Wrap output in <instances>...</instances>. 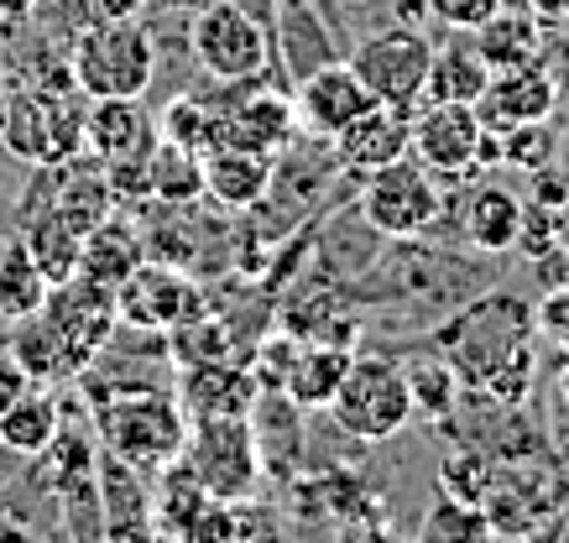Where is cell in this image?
Masks as SVG:
<instances>
[{
    "mask_svg": "<svg viewBox=\"0 0 569 543\" xmlns=\"http://www.w3.org/2000/svg\"><path fill=\"white\" fill-rule=\"evenodd\" d=\"M94 413V439L100 450L131 460L137 471H162L168 460H178L183 439H189V413L178 403V392L157 382H94L79 376Z\"/></svg>",
    "mask_w": 569,
    "mask_h": 543,
    "instance_id": "cell-1",
    "label": "cell"
},
{
    "mask_svg": "<svg viewBox=\"0 0 569 543\" xmlns=\"http://www.w3.org/2000/svg\"><path fill=\"white\" fill-rule=\"evenodd\" d=\"M538 345V303H528L512 288H491L476 303H466L455 319H445L433 330V351L460 371V386H476L512 355Z\"/></svg>",
    "mask_w": 569,
    "mask_h": 543,
    "instance_id": "cell-2",
    "label": "cell"
},
{
    "mask_svg": "<svg viewBox=\"0 0 569 543\" xmlns=\"http://www.w3.org/2000/svg\"><path fill=\"white\" fill-rule=\"evenodd\" d=\"M84 94L73 84L69 69L42 73V79H17L11 105H6V131L0 147L27 168L69 162L84 152Z\"/></svg>",
    "mask_w": 569,
    "mask_h": 543,
    "instance_id": "cell-3",
    "label": "cell"
},
{
    "mask_svg": "<svg viewBox=\"0 0 569 543\" xmlns=\"http://www.w3.org/2000/svg\"><path fill=\"white\" fill-rule=\"evenodd\" d=\"M69 73L84 100H141L157 79V42L141 21H89L69 37Z\"/></svg>",
    "mask_w": 569,
    "mask_h": 543,
    "instance_id": "cell-4",
    "label": "cell"
},
{
    "mask_svg": "<svg viewBox=\"0 0 569 543\" xmlns=\"http://www.w3.org/2000/svg\"><path fill=\"white\" fill-rule=\"evenodd\" d=\"M429 63H433V37L418 21H381V27L356 37V48H350V69L361 73L371 100L397 110L423 105Z\"/></svg>",
    "mask_w": 569,
    "mask_h": 543,
    "instance_id": "cell-5",
    "label": "cell"
},
{
    "mask_svg": "<svg viewBox=\"0 0 569 543\" xmlns=\"http://www.w3.org/2000/svg\"><path fill=\"white\" fill-rule=\"evenodd\" d=\"M335 429L361 444H381V439L402 434L413 423V392H408V371L387 361V355H356L346 371V382L335 392V403L325 408Z\"/></svg>",
    "mask_w": 569,
    "mask_h": 543,
    "instance_id": "cell-6",
    "label": "cell"
},
{
    "mask_svg": "<svg viewBox=\"0 0 569 543\" xmlns=\"http://www.w3.org/2000/svg\"><path fill=\"white\" fill-rule=\"evenodd\" d=\"M178 460H183V465L199 475V486H204L209 496H220V502H251L257 486L267 481L246 413H236V419H193Z\"/></svg>",
    "mask_w": 569,
    "mask_h": 543,
    "instance_id": "cell-7",
    "label": "cell"
},
{
    "mask_svg": "<svg viewBox=\"0 0 569 543\" xmlns=\"http://www.w3.org/2000/svg\"><path fill=\"white\" fill-rule=\"evenodd\" d=\"M356 210H361L366 225L377 230V235H387V241H413V235H423V230L439 220L445 193H439V178L408 152V158H397L361 178Z\"/></svg>",
    "mask_w": 569,
    "mask_h": 543,
    "instance_id": "cell-8",
    "label": "cell"
},
{
    "mask_svg": "<svg viewBox=\"0 0 569 543\" xmlns=\"http://www.w3.org/2000/svg\"><path fill=\"white\" fill-rule=\"evenodd\" d=\"M189 48L214 84H251L272 69V32L230 0H204L189 27Z\"/></svg>",
    "mask_w": 569,
    "mask_h": 543,
    "instance_id": "cell-9",
    "label": "cell"
},
{
    "mask_svg": "<svg viewBox=\"0 0 569 543\" xmlns=\"http://www.w3.org/2000/svg\"><path fill=\"white\" fill-rule=\"evenodd\" d=\"M42 319L63 334L73 371L84 376L89 361L110 345V334L121 330V303H116V288H104V282L84 278V272H73L69 282H52V288H48Z\"/></svg>",
    "mask_w": 569,
    "mask_h": 543,
    "instance_id": "cell-10",
    "label": "cell"
},
{
    "mask_svg": "<svg viewBox=\"0 0 569 543\" xmlns=\"http://www.w3.org/2000/svg\"><path fill=\"white\" fill-rule=\"evenodd\" d=\"M481 147H486V121L476 105H439V100H423L413 110V152L433 178H476L481 173Z\"/></svg>",
    "mask_w": 569,
    "mask_h": 543,
    "instance_id": "cell-11",
    "label": "cell"
},
{
    "mask_svg": "<svg viewBox=\"0 0 569 543\" xmlns=\"http://www.w3.org/2000/svg\"><path fill=\"white\" fill-rule=\"evenodd\" d=\"M116 303H121V324L131 330H152V334H173L178 324H189L193 314H204V288L173 262H147L131 272V278L116 288Z\"/></svg>",
    "mask_w": 569,
    "mask_h": 543,
    "instance_id": "cell-12",
    "label": "cell"
},
{
    "mask_svg": "<svg viewBox=\"0 0 569 543\" xmlns=\"http://www.w3.org/2000/svg\"><path fill=\"white\" fill-rule=\"evenodd\" d=\"M230 89V105H220V141L230 147H251L267 158H282L298 137V105L293 89L267 84V73L251 84H224ZM214 141V147H220Z\"/></svg>",
    "mask_w": 569,
    "mask_h": 543,
    "instance_id": "cell-13",
    "label": "cell"
},
{
    "mask_svg": "<svg viewBox=\"0 0 569 543\" xmlns=\"http://www.w3.org/2000/svg\"><path fill=\"white\" fill-rule=\"evenodd\" d=\"M293 105H298V131H309L313 141H335L356 115L377 105L371 89L361 84V73L350 69V58H329L303 79H293Z\"/></svg>",
    "mask_w": 569,
    "mask_h": 543,
    "instance_id": "cell-14",
    "label": "cell"
},
{
    "mask_svg": "<svg viewBox=\"0 0 569 543\" xmlns=\"http://www.w3.org/2000/svg\"><path fill=\"white\" fill-rule=\"evenodd\" d=\"M553 105H559V79L543 58H528L518 69H497L486 94L476 100L481 121L491 131H512V125H528V121H549Z\"/></svg>",
    "mask_w": 569,
    "mask_h": 543,
    "instance_id": "cell-15",
    "label": "cell"
},
{
    "mask_svg": "<svg viewBox=\"0 0 569 543\" xmlns=\"http://www.w3.org/2000/svg\"><path fill=\"white\" fill-rule=\"evenodd\" d=\"M408 141H413V110H397V105H371L366 115L340 131L329 141L335 147V168L350 178H366L387 168V162L408 158Z\"/></svg>",
    "mask_w": 569,
    "mask_h": 543,
    "instance_id": "cell-16",
    "label": "cell"
},
{
    "mask_svg": "<svg viewBox=\"0 0 569 543\" xmlns=\"http://www.w3.org/2000/svg\"><path fill=\"white\" fill-rule=\"evenodd\" d=\"M246 423H251V439H257L261 475L277 481V486H288L303 471V408L282 386H261Z\"/></svg>",
    "mask_w": 569,
    "mask_h": 543,
    "instance_id": "cell-17",
    "label": "cell"
},
{
    "mask_svg": "<svg viewBox=\"0 0 569 543\" xmlns=\"http://www.w3.org/2000/svg\"><path fill=\"white\" fill-rule=\"evenodd\" d=\"M257 371L251 361H199V366H178V403L193 419H236L251 413L257 403Z\"/></svg>",
    "mask_w": 569,
    "mask_h": 543,
    "instance_id": "cell-18",
    "label": "cell"
},
{
    "mask_svg": "<svg viewBox=\"0 0 569 543\" xmlns=\"http://www.w3.org/2000/svg\"><path fill=\"white\" fill-rule=\"evenodd\" d=\"M272 178H277V158H267V152L230 147V141L204 152V199L220 204L224 214L261 210L267 193H272Z\"/></svg>",
    "mask_w": 569,
    "mask_h": 543,
    "instance_id": "cell-19",
    "label": "cell"
},
{
    "mask_svg": "<svg viewBox=\"0 0 569 543\" xmlns=\"http://www.w3.org/2000/svg\"><path fill=\"white\" fill-rule=\"evenodd\" d=\"M157 147V121L141 100H89L84 105V152L94 162L147 158Z\"/></svg>",
    "mask_w": 569,
    "mask_h": 543,
    "instance_id": "cell-20",
    "label": "cell"
},
{
    "mask_svg": "<svg viewBox=\"0 0 569 543\" xmlns=\"http://www.w3.org/2000/svg\"><path fill=\"white\" fill-rule=\"evenodd\" d=\"M350 361H356V355H350V345H340V340H298L277 386H282L303 413H325V408L335 403L340 382H346Z\"/></svg>",
    "mask_w": 569,
    "mask_h": 543,
    "instance_id": "cell-21",
    "label": "cell"
},
{
    "mask_svg": "<svg viewBox=\"0 0 569 543\" xmlns=\"http://www.w3.org/2000/svg\"><path fill=\"white\" fill-rule=\"evenodd\" d=\"M100 517H104V539H157L152 527V496L137 481V465L121 455L100 450Z\"/></svg>",
    "mask_w": 569,
    "mask_h": 543,
    "instance_id": "cell-22",
    "label": "cell"
},
{
    "mask_svg": "<svg viewBox=\"0 0 569 543\" xmlns=\"http://www.w3.org/2000/svg\"><path fill=\"white\" fill-rule=\"evenodd\" d=\"M522 204L512 189H501V183H476L466 193V214H460V235H466L481 257H507V251H518V235H522Z\"/></svg>",
    "mask_w": 569,
    "mask_h": 543,
    "instance_id": "cell-23",
    "label": "cell"
},
{
    "mask_svg": "<svg viewBox=\"0 0 569 543\" xmlns=\"http://www.w3.org/2000/svg\"><path fill=\"white\" fill-rule=\"evenodd\" d=\"M141 262H147L141 225L137 220H121V214H104L100 225L84 235V245H79V272L104 282V288H121Z\"/></svg>",
    "mask_w": 569,
    "mask_h": 543,
    "instance_id": "cell-24",
    "label": "cell"
},
{
    "mask_svg": "<svg viewBox=\"0 0 569 543\" xmlns=\"http://www.w3.org/2000/svg\"><path fill=\"white\" fill-rule=\"evenodd\" d=\"M214 502H220V496H209V491L199 486V475H193L183 460H168L162 475H157V496H152L157 539L193 543V533H199V523H204V512L214 507Z\"/></svg>",
    "mask_w": 569,
    "mask_h": 543,
    "instance_id": "cell-25",
    "label": "cell"
},
{
    "mask_svg": "<svg viewBox=\"0 0 569 543\" xmlns=\"http://www.w3.org/2000/svg\"><path fill=\"white\" fill-rule=\"evenodd\" d=\"M470 42H476V53L491 63V73L518 69L528 58H543V21H538L528 6H501L486 27L470 32Z\"/></svg>",
    "mask_w": 569,
    "mask_h": 543,
    "instance_id": "cell-26",
    "label": "cell"
},
{
    "mask_svg": "<svg viewBox=\"0 0 569 543\" xmlns=\"http://www.w3.org/2000/svg\"><path fill=\"white\" fill-rule=\"evenodd\" d=\"M63 429V403L52 398L48 386H27L17 403L0 413V450H11V455H42L52 444V434Z\"/></svg>",
    "mask_w": 569,
    "mask_h": 543,
    "instance_id": "cell-27",
    "label": "cell"
},
{
    "mask_svg": "<svg viewBox=\"0 0 569 543\" xmlns=\"http://www.w3.org/2000/svg\"><path fill=\"white\" fill-rule=\"evenodd\" d=\"M486 84H491V63L476 53V42H445V48H433L423 100H439V105H476L486 94Z\"/></svg>",
    "mask_w": 569,
    "mask_h": 543,
    "instance_id": "cell-28",
    "label": "cell"
},
{
    "mask_svg": "<svg viewBox=\"0 0 569 543\" xmlns=\"http://www.w3.org/2000/svg\"><path fill=\"white\" fill-rule=\"evenodd\" d=\"M11 355H17V366L27 371L37 386L79 382V371H73V361H69V345H63V334L42 319V309H37V314H27V319H17Z\"/></svg>",
    "mask_w": 569,
    "mask_h": 543,
    "instance_id": "cell-29",
    "label": "cell"
},
{
    "mask_svg": "<svg viewBox=\"0 0 569 543\" xmlns=\"http://www.w3.org/2000/svg\"><path fill=\"white\" fill-rule=\"evenodd\" d=\"M21 245H27V257L42 267V278L48 282H69L79 272V245L84 235L73 225H63L52 210H27L21 214Z\"/></svg>",
    "mask_w": 569,
    "mask_h": 543,
    "instance_id": "cell-30",
    "label": "cell"
},
{
    "mask_svg": "<svg viewBox=\"0 0 569 543\" xmlns=\"http://www.w3.org/2000/svg\"><path fill=\"white\" fill-rule=\"evenodd\" d=\"M402 371H408V392H413V419L445 429V423L455 419V408H460V392H466V386H460V371L449 366L439 351L413 355Z\"/></svg>",
    "mask_w": 569,
    "mask_h": 543,
    "instance_id": "cell-31",
    "label": "cell"
},
{
    "mask_svg": "<svg viewBox=\"0 0 569 543\" xmlns=\"http://www.w3.org/2000/svg\"><path fill=\"white\" fill-rule=\"evenodd\" d=\"M147 178H152V204H204V152L157 137Z\"/></svg>",
    "mask_w": 569,
    "mask_h": 543,
    "instance_id": "cell-32",
    "label": "cell"
},
{
    "mask_svg": "<svg viewBox=\"0 0 569 543\" xmlns=\"http://www.w3.org/2000/svg\"><path fill=\"white\" fill-rule=\"evenodd\" d=\"M48 288L52 282L42 278V267L27 257L21 241H6L0 245V319H27L48 303Z\"/></svg>",
    "mask_w": 569,
    "mask_h": 543,
    "instance_id": "cell-33",
    "label": "cell"
},
{
    "mask_svg": "<svg viewBox=\"0 0 569 543\" xmlns=\"http://www.w3.org/2000/svg\"><path fill=\"white\" fill-rule=\"evenodd\" d=\"M157 137L189 152H209L220 141V105H209V94H178L157 115Z\"/></svg>",
    "mask_w": 569,
    "mask_h": 543,
    "instance_id": "cell-34",
    "label": "cell"
},
{
    "mask_svg": "<svg viewBox=\"0 0 569 543\" xmlns=\"http://www.w3.org/2000/svg\"><path fill=\"white\" fill-rule=\"evenodd\" d=\"M418 539L423 543H481V539H497L491 533V517L486 507H470L460 496H445L439 491V502L423 512V523H418Z\"/></svg>",
    "mask_w": 569,
    "mask_h": 543,
    "instance_id": "cell-35",
    "label": "cell"
},
{
    "mask_svg": "<svg viewBox=\"0 0 569 543\" xmlns=\"http://www.w3.org/2000/svg\"><path fill=\"white\" fill-rule=\"evenodd\" d=\"M491 486H497V460L486 455V450H476V444L449 450V455L439 460V491H445V496H460L470 507H481L486 496H491Z\"/></svg>",
    "mask_w": 569,
    "mask_h": 543,
    "instance_id": "cell-36",
    "label": "cell"
},
{
    "mask_svg": "<svg viewBox=\"0 0 569 543\" xmlns=\"http://www.w3.org/2000/svg\"><path fill=\"white\" fill-rule=\"evenodd\" d=\"M507 0H429V17L445 21L449 32H476L486 21L497 17Z\"/></svg>",
    "mask_w": 569,
    "mask_h": 543,
    "instance_id": "cell-37",
    "label": "cell"
},
{
    "mask_svg": "<svg viewBox=\"0 0 569 543\" xmlns=\"http://www.w3.org/2000/svg\"><path fill=\"white\" fill-rule=\"evenodd\" d=\"M538 330L553 334L569 351V288H559V293H549V299L538 303Z\"/></svg>",
    "mask_w": 569,
    "mask_h": 543,
    "instance_id": "cell-38",
    "label": "cell"
},
{
    "mask_svg": "<svg viewBox=\"0 0 569 543\" xmlns=\"http://www.w3.org/2000/svg\"><path fill=\"white\" fill-rule=\"evenodd\" d=\"M27 386H32V376H27V371L17 366V355H11V351H0V413H6V408L17 403V398L27 392Z\"/></svg>",
    "mask_w": 569,
    "mask_h": 543,
    "instance_id": "cell-39",
    "label": "cell"
},
{
    "mask_svg": "<svg viewBox=\"0 0 569 543\" xmlns=\"http://www.w3.org/2000/svg\"><path fill=\"white\" fill-rule=\"evenodd\" d=\"M94 21H141L147 0H84Z\"/></svg>",
    "mask_w": 569,
    "mask_h": 543,
    "instance_id": "cell-40",
    "label": "cell"
},
{
    "mask_svg": "<svg viewBox=\"0 0 569 543\" xmlns=\"http://www.w3.org/2000/svg\"><path fill=\"white\" fill-rule=\"evenodd\" d=\"M230 6H241L246 17H251V21H261L267 32H272V27H277V11H282V0H230Z\"/></svg>",
    "mask_w": 569,
    "mask_h": 543,
    "instance_id": "cell-41",
    "label": "cell"
},
{
    "mask_svg": "<svg viewBox=\"0 0 569 543\" xmlns=\"http://www.w3.org/2000/svg\"><path fill=\"white\" fill-rule=\"evenodd\" d=\"M518 6H528L543 27H549V21H569V0H518Z\"/></svg>",
    "mask_w": 569,
    "mask_h": 543,
    "instance_id": "cell-42",
    "label": "cell"
},
{
    "mask_svg": "<svg viewBox=\"0 0 569 543\" xmlns=\"http://www.w3.org/2000/svg\"><path fill=\"white\" fill-rule=\"evenodd\" d=\"M319 6V17L329 21V32H335V21H340V11H366V6H377V0H313Z\"/></svg>",
    "mask_w": 569,
    "mask_h": 543,
    "instance_id": "cell-43",
    "label": "cell"
},
{
    "mask_svg": "<svg viewBox=\"0 0 569 543\" xmlns=\"http://www.w3.org/2000/svg\"><path fill=\"white\" fill-rule=\"evenodd\" d=\"M37 0H0V21H32Z\"/></svg>",
    "mask_w": 569,
    "mask_h": 543,
    "instance_id": "cell-44",
    "label": "cell"
},
{
    "mask_svg": "<svg viewBox=\"0 0 569 543\" xmlns=\"http://www.w3.org/2000/svg\"><path fill=\"white\" fill-rule=\"evenodd\" d=\"M6 105H11V84H6V73H0V131H6Z\"/></svg>",
    "mask_w": 569,
    "mask_h": 543,
    "instance_id": "cell-45",
    "label": "cell"
},
{
    "mask_svg": "<svg viewBox=\"0 0 569 543\" xmlns=\"http://www.w3.org/2000/svg\"><path fill=\"white\" fill-rule=\"evenodd\" d=\"M559 403H565V413H569V361H565V371H559Z\"/></svg>",
    "mask_w": 569,
    "mask_h": 543,
    "instance_id": "cell-46",
    "label": "cell"
},
{
    "mask_svg": "<svg viewBox=\"0 0 569 543\" xmlns=\"http://www.w3.org/2000/svg\"><path fill=\"white\" fill-rule=\"evenodd\" d=\"M0 73H6V48H0Z\"/></svg>",
    "mask_w": 569,
    "mask_h": 543,
    "instance_id": "cell-47",
    "label": "cell"
},
{
    "mask_svg": "<svg viewBox=\"0 0 569 543\" xmlns=\"http://www.w3.org/2000/svg\"><path fill=\"white\" fill-rule=\"evenodd\" d=\"M0 486H6V475H0Z\"/></svg>",
    "mask_w": 569,
    "mask_h": 543,
    "instance_id": "cell-48",
    "label": "cell"
},
{
    "mask_svg": "<svg viewBox=\"0 0 569 543\" xmlns=\"http://www.w3.org/2000/svg\"><path fill=\"white\" fill-rule=\"evenodd\" d=\"M199 6H204V0H199Z\"/></svg>",
    "mask_w": 569,
    "mask_h": 543,
    "instance_id": "cell-49",
    "label": "cell"
}]
</instances>
